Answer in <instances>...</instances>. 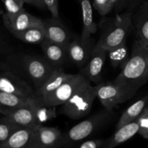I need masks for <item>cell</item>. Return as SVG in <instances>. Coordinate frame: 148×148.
Here are the masks:
<instances>
[{"instance_id":"24","label":"cell","mask_w":148,"mask_h":148,"mask_svg":"<svg viewBox=\"0 0 148 148\" xmlns=\"http://www.w3.org/2000/svg\"><path fill=\"white\" fill-rule=\"evenodd\" d=\"M107 56H108L113 67L117 68L120 66L121 69L124 67L130 58L129 56L128 47L126 43L107 51Z\"/></svg>"},{"instance_id":"11","label":"cell","mask_w":148,"mask_h":148,"mask_svg":"<svg viewBox=\"0 0 148 148\" xmlns=\"http://www.w3.org/2000/svg\"><path fill=\"white\" fill-rule=\"evenodd\" d=\"M62 137V131L57 127L37 125L35 127L33 144L42 148H59Z\"/></svg>"},{"instance_id":"30","label":"cell","mask_w":148,"mask_h":148,"mask_svg":"<svg viewBox=\"0 0 148 148\" xmlns=\"http://www.w3.org/2000/svg\"><path fill=\"white\" fill-rule=\"evenodd\" d=\"M46 9L51 14L52 17L59 18V0H44Z\"/></svg>"},{"instance_id":"28","label":"cell","mask_w":148,"mask_h":148,"mask_svg":"<svg viewBox=\"0 0 148 148\" xmlns=\"http://www.w3.org/2000/svg\"><path fill=\"white\" fill-rule=\"evenodd\" d=\"M93 7L101 16H106L114 7L113 0H93Z\"/></svg>"},{"instance_id":"8","label":"cell","mask_w":148,"mask_h":148,"mask_svg":"<svg viewBox=\"0 0 148 148\" xmlns=\"http://www.w3.org/2000/svg\"><path fill=\"white\" fill-rule=\"evenodd\" d=\"M0 91L26 97L35 94L34 90L25 79L3 65L1 66Z\"/></svg>"},{"instance_id":"6","label":"cell","mask_w":148,"mask_h":148,"mask_svg":"<svg viewBox=\"0 0 148 148\" xmlns=\"http://www.w3.org/2000/svg\"><path fill=\"white\" fill-rule=\"evenodd\" d=\"M90 82L80 73L72 75L69 79L64 82L55 92L40 101L47 106H54L64 104L81 87Z\"/></svg>"},{"instance_id":"18","label":"cell","mask_w":148,"mask_h":148,"mask_svg":"<svg viewBox=\"0 0 148 148\" xmlns=\"http://www.w3.org/2000/svg\"><path fill=\"white\" fill-rule=\"evenodd\" d=\"M3 116L7 117L10 121L21 127H30L40 125L38 124L30 104L27 106L22 107L6 113Z\"/></svg>"},{"instance_id":"12","label":"cell","mask_w":148,"mask_h":148,"mask_svg":"<svg viewBox=\"0 0 148 148\" xmlns=\"http://www.w3.org/2000/svg\"><path fill=\"white\" fill-rule=\"evenodd\" d=\"M43 27L46 30V38L53 43L67 47L73 39L59 18L51 17L43 20Z\"/></svg>"},{"instance_id":"20","label":"cell","mask_w":148,"mask_h":148,"mask_svg":"<svg viewBox=\"0 0 148 148\" xmlns=\"http://www.w3.org/2000/svg\"><path fill=\"white\" fill-rule=\"evenodd\" d=\"M148 106V95L143 97L141 99L136 101L134 103L130 106L121 114L116 125V130H119L121 127L136 121L140 114L143 112L145 109Z\"/></svg>"},{"instance_id":"31","label":"cell","mask_w":148,"mask_h":148,"mask_svg":"<svg viewBox=\"0 0 148 148\" xmlns=\"http://www.w3.org/2000/svg\"><path fill=\"white\" fill-rule=\"evenodd\" d=\"M105 140L103 139H95L84 142L79 145V148H102Z\"/></svg>"},{"instance_id":"19","label":"cell","mask_w":148,"mask_h":148,"mask_svg":"<svg viewBox=\"0 0 148 148\" xmlns=\"http://www.w3.org/2000/svg\"><path fill=\"white\" fill-rule=\"evenodd\" d=\"M31 97L22 96L0 91V112L4 115L7 112L29 106Z\"/></svg>"},{"instance_id":"25","label":"cell","mask_w":148,"mask_h":148,"mask_svg":"<svg viewBox=\"0 0 148 148\" xmlns=\"http://www.w3.org/2000/svg\"><path fill=\"white\" fill-rule=\"evenodd\" d=\"M136 31L137 38L148 43V1L140 9L136 20Z\"/></svg>"},{"instance_id":"32","label":"cell","mask_w":148,"mask_h":148,"mask_svg":"<svg viewBox=\"0 0 148 148\" xmlns=\"http://www.w3.org/2000/svg\"><path fill=\"white\" fill-rule=\"evenodd\" d=\"M25 1L27 4H31V5L35 6V7H38V8L41 9V10L46 9L44 0H25Z\"/></svg>"},{"instance_id":"9","label":"cell","mask_w":148,"mask_h":148,"mask_svg":"<svg viewBox=\"0 0 148 148\" xmlns=\"http://www.w3.org/2000/svg\"><path fill=\"white\" fill-rule=\"evenodd\" d=\"M97 98L101 103L105 110L111 111L119 104L130 99L125 91L120 86L112 82H101L96 85Z\"/></svg>"},{"instance_id":"4","label":"cell","mask_w":148,"mask_h":148,"mask_svg":"<svg viewBox=\"0 0 148 148\" xmlns=\"http://www.w3.org/2000/svg\"><path fill=\"white\" fill-rule=\"evenodd\" d=\"M132 29V14H116L103 31L98 43L106 51L126 43Z\"/></svg>"},{"instance_id":"13","label":"cell","mask_w":148,"mask_h":148,"mask_svg":"<svg viewBox=\"0 0 148 148\" xmlns=\"http://www.w3.org/2000/svg\"><path fill=\"white\" fill-rule=\"evenodd\" d=\"M40 45L44 53V57L53 67H62L69 61L67 47L50 41L47 38Z\"/></svg>"},{"instance_id":"34","label":"cell","mask_w":148,"mask_h":148,"mask_svg":"<svg viewBox=\"0 0 148 148\" xmlns=\"http://www.w3.org/2000/svg\"><path fill=\"white\" fill-rule=\"evenodd\" d=\"M27 148H42V147H39V146L33 144V143H32V145H30L29 146V147H27Z\"/></svg>"},{"instance_id":"29","label":"cell","mask_w":148,"mask_h":148,"mask_svg":"<svg viewBox=\"0 0 148 148\" xmlns=\"http://www.w3.org/2000/svg\"><path fill=\"white\" fill-rule=\"evenodd\" d=\"M139 126L138 134L143 138L148 139V106L136 119Z\"/></svg>"},{"instance_id":"7","label":"cell","mask_w":148,"mask_h":148,"mask_svg":"<svg viewBox=\"0 0 148 148\" xmlns=\"http://www.w3.org/2000/svg\"><path fill=\"white\" fill-rule=\"evenodd\" d=\"M95 44L91 36L85 38L80 35L73 38L67 46L69 61L79 69H82L88 64Z\"/></svg>"},{"instance_id":"23","label":"cell","mask_w":148,"mask_h":148,"mask_svg":"<svg viewBox=\"0 0 148 148\" xmlns=\"http://www.w3.org/2000/svg\"><path fill=\"white\" fill-rule=\"evenodd\" d=\"M14 37L29 44H40L46 38L43 24L30 27L23 31L13 34Z\"/></svg>"},{"instance_id":"15","label":"cell","mask_w":148,"mask_h":148,"mask_svg":"<svg viewBox=\"0 0 148 148\" xmlns=\"http://www.w3.org/2000/svg\"><path fill=\"white\" fill-rule=\"evenodd\" d=\"M72 76V74L65 72L62 67L56 68L43 85L38 89H36L34 95L40 101H43L49 95L55 92L64 82H66Z\"/></svg>"},{"instance_id":"33","label":"cell","mask_w":148,"mask_h":148,"mask_svg":"<svg viewBox=\"0 0 148 148\" xmlns=\"http://www.w3.org/2000/svg\"><path fill=\"white\" fill-rule=\"evenodd\" d=\"M113 2H114V7H121L123 4V0H113Z\"/></svg>"},{"instance_id":"3","label":"cell","mask_w":148,"mask_h":148,"mask_svg":"<svg viewBox=\"0 0 148 148\" xmlns=\"http://www.w3.org/2000/svg\"><path fill=\"white\" fill-rule=\"evenodd\" d=\"M96 98L97 86L87 82L62 105L60 113L71 119H80L90 114Z\"/></svg>"},{"instance_id":"35","label":"cell","mask_w":148,"mask_h":148,"mask_svg":"<svg viewBox=\"0 0 148 148\" xmlns=\"http://www.w3.org/2000/svg\"><path fill=\"white\" fill-rule=\"evenodd\" d=\"M127 1V0H123V4H124V3L126 2Z\"/></svg>"},{"instance_id":"22","label":"cell","mask_w":148,"mask_h":148,"mask_svg":"<svg viewBox=\"0 0 148 148\" xmlns=\"http://www.w3.org/2000/svg\"><path fill=\"white\" fill-rule=\"evenodd\" d=\"M80 4L82 16V30L81 36L82 37H90L95 34L98 27L93 20L92 7L90 0H77Z\"/></svg>"},{"instance_id":"2","label":"cell","mask_w":148,"mask_h":148,"mask_svg":"<svg viewBox=\"0 0 148 148\" xmlns=\"http://www.w3.org/2000/svg\"><path fill=\"white\" fill-rule=\"evenodd\" d=\"M113 111H101L78 123L63 134L59 148H70L75 143L85 140L106 125L112 119Z\"/></svg>"},{"instance_id":"16","label":"cell","mask_w":148,"mask_h":148,"mask_svg":"<svg viewBox=\"0 0 148 148\" xmlns=\"http://www.w3.org/2000/svg\"><path fill=\"white\" fill-rule=\"evenodd\" d=\"M36 127H23L20 129L8 140L0 144V148H27L33 143Z\"/></svg>"},{"instance_id":"10","label":"cell","mask_w":148,"mask_h":148,"mask_svg":"<svg viewBox=\"0 0 148 148\" xmlns=\"http://www.w3.org/2000/svg\"><path fill=\"white\" fill-rule=\"evenodd\" d=\"M106 56L107 51L97 42L88 64L79 69V73L95 85L101 83Z\"/></svg>"},{"instance_id":"5","label":"cell","mask_w":148,"mask_h":148,"mask_svg":"<svg viewBox=\"0 0 148 148\" xmlns=\"http://www.w3.org/2000/svg\"><path fill=\"white\" fill-rule=\"evenodd\" d=\"M23 64L36 89L43 85L56 69L46 58L38 56L25 55L23 58Z\"/></svg>"},{"instance_id":"14","label":"cell","mask_w":148,"mask_h":148,"mask_svg":"<svg viewBox=\"0 0 148 148\" xmlns=\"http://www.w3.org/2000/svg\"><path fill=\"white\" fill-rule=\"evenodd\" d=\"M2 18L3 23L5 27L12 35L18 32L23 31L33 26L40 25L43 24V20L30 14L26 12L25 10L14 17Z\"/></svg>"},{"instance_id":"1","label":"cell","mask_w":148,"mask_h":148,"mask_svg":"<svg viewBox=\"0 0 148 148\" xmlns=\"http://www.w3.org/2000/svg\"><path fill=\"white\" fill-rule=\"evenodd\" d=\"M131 98L148 81V43L137 38L132 53L121 72L114 79Z\"/></svg>"},{"instance_id":"27","label":"cell","mask_w":148,"mask_h":148,"mask_svg":"<svg viewBox=\"0 0 148 148\" xmlns=\"http://www.w3.org/2000/svg\"><path fill=\"white\" fill-rule=\"evenodd\" d=\"M2 3L5 10L2 17L12 18L24 11V4L26 2L25 0H2Z\"/></svg>"},{"instance_id":"17","label":"cell","mask_w":148,"mask_h":148,"mask_svg":"<svg viewBox=\"0 0 148 148\" xmlns=\"http://www.w3.org/2000/svg\"><path fill=\"white\" fill-rule=\"evenodd\" d=\"M138 132L139 126L137 121H132L116 130V132L111 137L105 140L102 148H115L134 137Z\"/></svg>"},{"instance_id":"26","label":"cell","mask_w":148,"mask_h":148,"mask_svg":"<svg viewBox=\"0 0 148 148\" xmlns=\"http://www.w3.org/2000/svg\"><path fill=\"white\" fill-rule=\"evenodd\" d=\"M23 128L3 116L0 121V144L8 140L15 132Z\"/></svg>"},{"instance_id":"21","label":"cell","mask_w":148,"mask_h":148,"mask_svg":"<svg viewBox=\"0 0 148 148\" xmlns=\"http://www.w3.org/2000/svg\"><path fill=\"white\" fill-rule=\"evenodd\" d=\"M30 106L33 108L38 124L40 125L57 117L56 107L44 105L35 95L31 97Z\"/></svg>"}]
</instances>
